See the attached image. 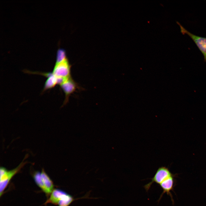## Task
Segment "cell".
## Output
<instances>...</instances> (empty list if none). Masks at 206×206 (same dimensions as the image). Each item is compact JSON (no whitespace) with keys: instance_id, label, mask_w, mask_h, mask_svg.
Returning a JSON list of instances; mask_svg holds the SVG:
<instances>
[{"instance_id":"6da1fadb","label":"cell","mask_w":206,"mask_h":206,"mask_svg":"<svg viewBox=\"0 0 206 206\" xmlns=\"http://www.w3.org/2000/svg\"><path fill=\"white\" fill-rule=\"evenodd\" d=\"M23 160L17 167L10 170H8L5 168L1 167L0 169V195H2L10 181L12 178L20 171L21 169L27 163Z\"/></svg>"},{"instance_id":"30bf717a","label":"cell","mask_w":206,"mask_h":206,"mask_svg":"<svg viewBox=\"0 0 206 206\" xmlns=\"http://www.w3.org/2000/svg\"><path fill=\"white\" fill-rule=\"evenodd\" d=\"M67 59L64 49L59 48L57 52L56 64H58Z\"/></svg>"},{"instance_id":"ba28073f","label":"cell","mask_w":206,"mask_h":206,"mask_svg":"<svg viewBox=\"0 0 206 206\" xmlns=\"http://www.w3.org/2000/svg\"><path fill=\"white\" fill-rule=\"evenodd\" d=\"M69 194L59 189H54L50 195V196L45 204L51 203L58 205V202L66 197Z\"/></svg>"},{"instance_id":"7a4b0ae2","label":"cell","mask_w":206,"mask_h":206,"mask_svg":"<svg viewBox=\"0 0 206 206\" xmlns=\"http://www.w3.org/2000/svg\"><path fill=\"white\" fill-rule=\"evenodd\" d=\"M179 26L181 33L183 35H188L193 41L202 54L204 61L206 63V37L194 35L185 29L179 22L177 21Z\"/></svg>"},{"instance_id":"52a82bcc","label":"cell","mask_w":206,"mask_h":206,"mask_svg":"<svg viewBox=\"0 0 206 206\" xmlns=\"http://www.w3.org/2000/svg\"><path fill=\"white\" fill-rule=\"evenodd\" d=\"M174 175L171 176L163 182L160 186L163 190V192L159 199V202L164 193H166L169 195L171 199L172 203H174L173 196L171 192L173 191L175 186Z\"/></svg>"},{"instance_id":"5b68a950","label":"cell","mask_w":206,"mask_h":206,"mask_svg":"<svg viewBox=\"0 0 206 206\" xmlns=\"http://www.w3.org/2000/svg\"><path fill=\"white\" fill-rule=\"evenodd\" d=\"M41 183L39 188L46 195L49 196L54 189L53 182L43 169L41 172Z\"/></svg>"},{"instance_id":"277c9868","label":"cell","mask_w":206,"mask_h":206,"mask_svg":"<svg viewBox=\"0 0 206 206\" xmlns=\"http://www.w3.org/2000/svg\"><path fill=\"white\" fill-rule=\"evenodd\" d=\"M71 66L67 59L58 64H55L52 73L58 78L65 79L70 77Z\"/></svg>"},{"instance_id":"9c48e42d","label":"cell","mask_w":206,"mask_h":206,"mask_svg":"<svg viewBox=\"0 0 206 206\" xmlns=\"http://www.w3.org/2000/svg\"><path fill=\"white\" fill-rule=\"evenodd\" d=\"M49 74L45 83L43 92L53 88L58 84L57 78L52 72L49 73Z\"/></svg>"},{"instance_id":"3957f363","label":"cell","mask_w":206,"mask_h":206,"mask_svg":"<svg viewBox=\"0 0 206 206\" xmlns=\"http://www.w3.org/2000/svg\"><path fill=\"white\" fill-rule=\"evenodd\" d=\"M173 175L167 167H160L158 169L153 177L151 179V181L145 185L144 187L146 191H148L153 183H156L160 185L166 179Z\"/></svg>"},{"instance_id":"8992f818","label":"cell","mask_w":206,"mask_h":206,"mask_svg":"<svg viewBox=\"0 0 206 206\" xmlns=\"http://www.w3.org/2000/svg\"><path fill=\"white\" fill-rule=\"evenodd\" d=\"M60 86L65 95L64 104L68 101L69 97L75 91L78 86L71 77L67 79Z\"/></svg>"}]
</instances>
